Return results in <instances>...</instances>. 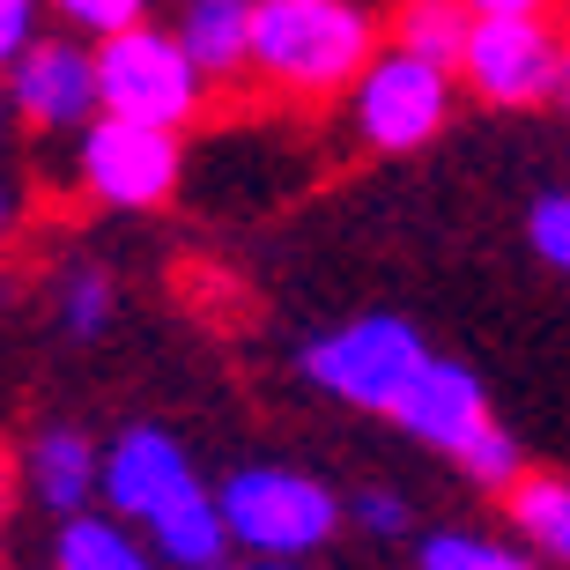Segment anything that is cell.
<instances>
[{
    "mask_svg": "<svg viewBox=\"0 0 570 570\" xmlns=\"http://www.w3.org/2000/svg\"><path fill=\"white\" fill-rule=\"evenodd\" d=\"M215 511L230 527V549L253 563H304L341 533V497L304 466H237L215 489Z\"/></svg>",
    "mask_w": 570,
    "mask_h": 570,
    "instance_id": "obj_2",
    "label": "cell"
},
{
    "mask_svg": "<svg viewBox=\"0 0 570 570\" xmlns=\"http://www.w3.org/2000/svg\"><path fill=\"white\" fill-rule=\"evenodd\" d=\"M511 511V533H519V549L533 556L541 570H570V482L563 474H527V482L504 497Z\"/></svg>",
    "mask_w": 570,
    "mask_h": 570,
    "instance_id": "obj_14",
    "label": "cell"
},
{
    "mask_svg": "<svg viewBox=\"0 0 570 570\" xmlns=\"http://www.w3.org/2000/svg\"><path fill=\"white\" fill-rule=\"evenodd\" d=\"M423 570H541L519 541H497V533H474V527H438L423 533V549H415Z\"/></svg>",
    "mask_w": 570,
    "mask_h": 570,
    "instance_id": "obj_17",
    "label": "cell"
},
{
    "mask_svg": "<svg viewBox=\"0 0 570 570\" xmlns=\"http://www.w3.org/2000/svg\"><path fill=\"white\" fill-rule=\"evenodd\" d=\"M52 570H156V556H148L141 541L119 527V519H105V511H82V519H60Z\"/></svg>",
    "mask_w": 570,
    "mask_h": 570,
    "instance_id": "obj_16",
    "label": "cell"
},
{
    "mask_svg": "<svg viewBox=\"0 0 570 570\" xmlns=\"http://www.w3.org/2000/svg\"><path fill=\"white\" fill-rule=\"evenodd\" d=\"M38 16H45L38 0H0V75H8V67H16L22 52H30V45L45 38Z\"/></svg>",
    "mask_w": 570,
    "mask_h": 570,
    "instance_id": "obj_23",
    "label": "cell"
},
{
    "mask_svg": "<svg viewBox=\"0 0 570 570\" xmlns=\"http://www.w3.org/2000/svg\"><path fill=\"white\" fill-rule=\"evenodd\" d=\"M253 8L259 0H178V22L170 38L200 67V82L223 89V82H245L253 67Z\"/></svg>",
    "mask_w": 570,
    "mask_h": 570,
    "instance_id": "obj_12",
    "label": "cell"
},
{
    "mask_svg": "<svg viewBox=\"0 0 570 570\" xmlns=\"http://www.w3.org/2000/svg\"><path fill=\"white\" fill-rule=\"evenodd\" d=\"M8 504H16V460H8V444H0V527H8Z\"/></svg>",
    "mask_w": 570,
    "mask_h": 570,
    "instance_id": "obj_26",
    "label": "cell"
},
{
    "mask_svg": "<svg viewBox=\"0 0 570 570\" xmlns=\"http://www.w3.org/2000/svg\"><path fill=\"white\" fill-rule=\"evenodd\" d=\"M89 52H97V119H134V127H156V134H186L215 97L164 22H134V30L89 45Z\"/></svg>",
    "mask_w": 570,
    "mask_h": 570,
    "instance_id": "obj_3",
    "label": "cell"
},
{
    "mask_svg": "<svg viewBox=\"0 0 570 570\" xmlns=\"http://www.w3.org/2000/svg\"><path fill=\"white\" fill-rule=\"evenodd\" d=\"M423 334L401 312H363L334 334L304 341V379L326 385L334 401L363 407V415H393V401L407 393V379L423 371Z\"/></svg>",
    "mask_w": 570,
    "mask_h": 570,
    "instance_id": "obj_4",
    "label": "cell"
},
{
    "mask_svg": "<svg viewBox=\"0 0 570 570\" xmlns=\"http://www.w3.org/2000/svg\"><path fill=\"white\" fill-rule=\"evenodd\" d=\"M148 556H156V570H223L230 563V527H223L208 482L148 527Z\"/></svg>",
    "mask_w": 570,
    "mask_h": 570,
    "instance_id": "obj_13",
    "label": "cell"
},
{
    "mask_svg": "<svg viewBox=\"0 0 570 570\" xmlns=\"http://www.w3.org/2000/svg\"><path fill=\"white\" fill-rule=\"evenodd\" d=\"M223 570H237V563H223Z\"/></svg>",
    "mask_w": 570,
    "mask_h": 570,
    "instance_id": "obj_30",
    "label": "cell"
},
{
    "mask_svg": "<svg viewBox=\"0 0 570 570\" xmlns=\"http://www.w3.org/2000/svg\"><path fill=\"white\" fill-rule=\"evenodd\" d=\"M341 519H356L371 541H393V533L415 527V511H407V497H393V489H363L356 504H341Z\"/></svg>",
    "mask_w": 570,
    "mask_h": 570,
    "instance_id": "obj_22",
    "label": "cell"
},
{
    "mask_svg": "<svg viewBox=\"0 0 570 570\" xmlns=\"http://www.w3.org/2000/svg\"><path fill=\"white\" fill-rule=\"evenodd\" d=\"M527 237H533V253L549 259L556 275H570V193H541V200H533Z\"/></svg>",
    "mask_w": 570,
    "mask_h": 570,
    "instance_id": "obj_21",
    "label": "cell"
},
{
    "mask_svg": "<svg viewBox=\"0 0 570 570\" xmlns=\"http://www.w3.org/2000/svg\"><path fill=\"white\" fill-rule=\"evenodd\" d=\"M186 178V141L156 127H134V119H89L82 141H75V186L97 200V208L141 215L164 208Z\"/></svg>",
    "mask_w": 570,
    "mask_h": 570,
    "instance_id": "obj_5",
    "label": "cell"
},
{
    "mask_svg": "<svg viewBox=\"0 0 570 570\" xmlns=\"http://www.w3.org/2000/svg\"><path fill=\"white\" fill-rule=\"evenodd\" d=\"M466 30H474V16H466L460 0H401L393 8V52H407V60H423V67H444V75H460Z\"/></svg>",
    "mask_w": 570,
    "mask_h": 570,
    "instance_id": "obj_15",
    "label": "cell"
},
{
    "mask_svg": "<svg viewBox=\"0 0 570 570\" xmlns=\"http://www.w3.org/2000/svg\"><path fill=\"white\" fill-rule=\"evenodd\" d=\"M460 8H466L474 22H489V16H549L556 0H460Z\"/></svg>",
    "mask_w": 570,
    "mask_h": 570,
    "instance_id": "obj_24",
    "label": "cell"
},
{
    "mask_svg": "<svg viewBox=\"0 0 570 570\" xmlns=\"http://www.w3.org/2000/svg\"><path fill=\"white\" fill-rule=\"evenodd\" d=\"M16 186H8V178H0V253H8V237H16Z\"/></svg>",
    "mask_w": 570,
    "mask_h": 570,
    "instance_id": "obj_25",
    "label": "cell"
},
{
    "mask_svg": "<svg viewBox=\"0 0 570 570\" xmlns=\"http://www.w3.org/2000/svg\"><path fill=\"white\" fill-rule=\"evenodd\" d=\"M452 466H460L474 489H489V497H511V489L527 482V460H519V438H511L504 423H482L474 438L452 452Z\"/></svg>",
    "mask_w": 570,
    "mask_h": 570,
    "instance_id": "obj_18",
    "label": "cell"
},
{
    "mask_svg": "<svg viewBox=\"0 0 570 570\" xmlns=\"http://www.w3.org/2000/svg\"><path fill=\"white\" fill-rule=\"evenodd\" d=\"M193 489H200V474H193L186 444L164 423H127L97 452V497L111 504L105 519H119V527H156L170 504H186Z\"/></svg>",
    "mask_w": 570,
    "mask_h": 570,
    "instance_id": "obj_8",
    "label": "cell"
},
{
    "mask_svg": "<svg viewBox=\"0 0 570 570\" xmlns=\"http://www.w3.org/2000/svg\"><path fill=\"white\" fill-rule=\"evenodd\" d=\"M0 89H8V119L30 127L38 141L82 134L97 119V52L82 38H67V30H52L0 75Z\"/></svg>",
    "mask_w": 570,
    "mask_h": 570,
    "instance_id": "obj_9",
    "label": "cell"
},
{
    "mask_svg": "<svg viewBox=\"0 0 570 570\" xmlns=\"http://www.w3.org/2000/svg\"><path fill=\"white\" fill-rule=\"evenodd\" d=\"M556 105L570 111V45H563V75H556Z\"/></svg>",
    "mask_w": 570,
    "mask_h": 570,
    "instance_id": "obj_27",
    "label": "cell"
},
{
    "mask_svg": "<svg viewBox=\"0 0 570 570\" xmlns=\"http://www.w3.org/2000/svg\"><path fill=\"white\" fill-rule=\"evenodd\" d=\"M111 304H119V282L97 267V259H75L60 275V326L75 341H97L111 326Z\"/></svg>",
    "mask_w": 570,
    "mask_h": 570,
    "instance_id": "obj_19",
    "label": "cell"
},
{
    "mask_svg": "<svg viewBox=\"0 0 570 570\" xmlns=\"http://www.w3.org/2000/svg\"><path fill=\"white\" fill-rule=\"evenodd\" d=\"M245 570H304V563H245Z\"/></svg>",
    "mask_w": 570,
    "mask_h": 570,
    "instance_id": "obj_29",
    "label": "cell"
},
{
    "mask_svg": "<svg viewBox=\"0 0 570 570\" xmlns=\"http://www.w3.org/2000/svg\"><path fill=\"white\" fill-rule=\"evenodd\" d=\"M38 8L60 16L67 38H82V45H105L119 30H134V22H148V0H38Z\"/></svg>",
    "mask_w": 570,
    "mask_h": 570,
    "instance_id": "obj_20",
    "label": "cell"
},
{
    "mask_svg": "<svg viewBox=\"0 0 570 570\" xmlns=\"http://www.w3.org/2000/svg\"><path fill=\"white\" fill-rule=\"evenodd\" d=\"M452 89L460 82L444 67H423L407 52H393V45H379V60L363 67L356 89H348V127L379 156H407V148L438 141V127L452 119Z\"/></svg>",
    "mask_w": 570,
    "mask_h": 570,
    "instance_id": "obj_6",
    "label": "cell"
},
{
    "mask_svg": "<svg viewBox=\"0 0 570 570\" xmlns=\"http://www.w3.org/2000/svg\"><path fill=\"white\" fill-rule=\"evenodd\" d=\"M393 423H401L415 444H430V452L452 460V452H460L482 423H497V415H489V393H482V379H474L466 363L423 356V371H415L407 393L393 401Z\"/></svg>",
    "mask_w": 570,
    "mask_h": 570,
    "instance_id": "obj_10",
    "label": "cell"
},
{
    "mask_svg": "<svg viewBox=\"0 0 570 570\" xmlns=\"http://www.w3.org/2000/svg\"><path fill=\"white\" fill-rule=\"evenodd\" d=\"M8 127H16V119H8V89H0V141H8Z\"/></svg>",
    "mask_w": 570,
    "mask_h": 570,
    "instance_id": "obj_28",
    "label": "cell"
},
{
    "mask_svg": "<svg viewBox=\"0 0 570 570\" xmlns=\"http://www.w3.org/2000/svg\"><path fill=\"white\" fill-rule=\"evenodd\" d=\"M379 60V8L371 0H259L253 8V67L245 82L289 105L348 97Z\"/></svg>",
    "mask_w": 570,
    "mask_h": 570,
    "instance_id": "obj_1",
    "label": "cell"
},
{
    "mask_svg": "<svg viewBox=\"0 0 570 570\" xmlns=\"http://www.w3.org/2000/svg\"><path fill=\"white\" fill-rule=\"evenodd\" d=\"M16 489H30L45 511H60V519H82L89 497H97V444L89 430L75 423H45L38 438L16 452Z\"/></svg>",
    "mask_w": 570,
    "mask_h": 570,
    "instance_id": "obj_11",
    "label": "cell"
},
{
    "mask_svg": "<svg viewBox=\"0 0 570 570\" xmlns=\"http://www.w3.org/2000/svg\"><path fill=\"white\" fill-rule=\"evenodd\" d=\"M563 30L549 16H489L466 30V52H460V75L482 105H549L556 97V75H563Z\"/></svg>",
    "mask_w": 570,
    "mask_h": 570,
    "instance_id": "obj_7",
    "label": "cell"
}]
</instances>
